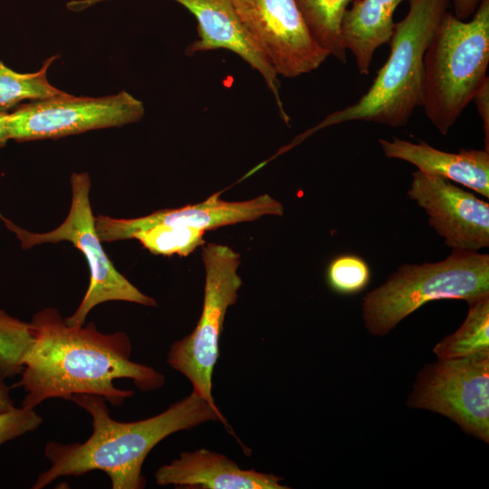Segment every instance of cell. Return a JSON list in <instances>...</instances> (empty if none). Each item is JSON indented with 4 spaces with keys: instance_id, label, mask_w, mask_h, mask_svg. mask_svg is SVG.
I'll return each mask as SVG.
<instances>
[{
    "instance_id": "obj_2",
    "label": "cell",
    "mask_w": 489,
    "mask_h": 489,
    "mask_svg": "<svg viewBox=\"0 0 489 489\" xmlns=\"http://www.w3.org/2000/svg\"><path fill=\"white\" fill-rule=\"evenodd\" d=\"M71 400L91 417L92 433L83 442H48L44 456L50 467L39 475L33 489H42L62 476L92 471L106 473L113 489H141L146 484L143 463L164 438L207 421L227 426L221 411L194 390L163 412L132 422L110 417L107 400L101 396L78 394Z\"/></svg>"
},
{
    "instance_id": "obj_11",
    "label": "cell",
    "mask_w": 489,
    "mask_h": 489,
    "mask_svg": "<svg viewBox=\"0 0 489 489\" xmlns=\"http://www.w3.org/2000/svg\"><path fill=\"white\" fill-rule=\"evenodd\" d=\"M408 196L425 210L429 225L452 250L489 246V204L443 177L417 170Z\"/></svg>"
},
{
    "instance_id": "obj_6",
    "label": "cell",
    "mask_w": 489,
    "mask_h": 489,
    "mask_svg": "<svg viewBox=\"0 0 489 489\" xmlns=\"http://www.w3.org/2000/svg\"><path fill=\"white\" fill-rule=\"evenodd\" d=\"M72 204L65 220L47 233H31L15 225L0 215L6 226L21 241L24 248L44 243L68 241L80 249L90 269V283L80 305L64 321L71 326L84 324L89 312L97 305L109 301H124L144 306H156L157 302L141 292L116 270L101 245L95 216L90 201L91 178L86 172L71 177Z\"/></svg>"
},
{
    "instance_id": "obj_16",
    "label": "cell",
    "mask_w": 489,
    "mask_h": 489,
    "mask_svg": "<svg viewBox=\"0 0 489 489\" xmlns=\"http://www.w3.org/2000/svg\"><path fill=\"white\" fill-rule=\"evenodd\" d=\"M403 1L352 0L351 7L345 12L342 40L360 74H369L376 50L389 43L396 24L394 12Z\"/></svg>"
},
{
    "instance_id": "obj_21",
    "label": "cell",
    "mask_w": 489,
    "mask_h": 489,
    "mask_svg": "<svg viewBox=\"0 0 489 489\" xmlns=\"http://www.w3.org/2000/svg\"><path fill=\"white\" fill-rule=\"evenodd\" d=\"M33 340L30 322L0 310V379L20 375L24 355Z\"/></svg>"
},
{
    "instance_id": "obj_19",
    "label": "cell",
    "mask_w": 489,
    "mask_h": 489,
    "mask_svg": "<svg viewBox=\"0 0 489 489\" xmlns=\"http://www.w3.org/2000/svg\"><path fill=\"white\" fill-rule=\"evenodd\" d=\"M56 59L46 60L43 67L30 73H20L0 62V112H7L24 100H43L65 94L47 80V71Z\"/></svg>"
},
{
    "instance_id": "obj_10",
    "label": "cell",
    "mask_w": 489,
    "mask_h": 489,
    "mask_svg": "<svg viewBox=\"0 0 489 489\" xmlns=\"http://www.w3.org/2000/svg\"><path fill=\"white\" fill-rule=\"evenodd\" d=\"M278 75L294 78L330 56L312 36L295 0H229Z\"/></svg>"
},
{
    "instance_id": "obj_25",
    "label": "cell",
    "mask_w": 489,
    "mask_h": 489,
    "mask_svg": "<svg viewBox=\"0 0 489 489\" xmlns=\"http://www.w3.org/2000/svg\"><path fill=\"white\" fill-rule=\"evenodd\" d=\"M454 15L463 21L471 17L482 0H452Z\"/></svg>"
},
{
    "instance_id": "obj_1",
    "label": "cell",
    "mask_w": 489,
    "mask_h": 489,
    "mask_svg": "<svg viewBox=\"0 0 489 489\" xmlns=\"http://www.w3.org/2000/svg\"><path fill=\"white\" fill-rule=\"evenodd\" d=\"M30 323L34 340L20 379L11 387L24 389L22 408L34 409L47 399L71 400L78 394L98 395L119 407L134 392L115 387V379H129L142 391L165 383L152 367L130 360V340L123 331L102 333L94 323L68 325L54 308L37 312Z\"/></svg>"
},
{
    "instance_id": "obj_13",
    "label": "cell",
    "mask_w": 489,
    "mask_h": 489,
    "mask_svg": "<svg viewBox=\"0 0 489 489\" xmlns=\"http://www.w3.org/2000/svg\"><path fill=\"white\" fill-rule=\"evenodd\" d=\"M185 6L197 21L198 39L186 50L197 52L226 49L234 52L263 76L275 98L282 120L289 124L279 93L278 74L247 31L229 0H174Z\"/></svg>"
},
{
    "instance_id": "obj_28",
    "label": "cell",
    "mask_w": 489,
    "mask_h": 489,
    "mask_svg": "<svg viewBox=\"0 0 489 489\" xmlns=\"http://www.w3.org/2000/svg\"><path fill=\"white\" fill-rule=\"evenodd\" d=\"M102 1L107 0H72L67 3V7L71 11L80 12Z\"/></svg>"
},
{
    "instance_id": "obj_17",
    "label": "cell",
    "mask_w": 489,
    "mask_h": 489,
    "mask_svg": "<svg viewBox=\"0 0 489 489\" xmlns=\"http://www.w3.org/2000/svg\"><path fill=\"white\" fill-rule=\"evenodd\" d=\"M468 303L462 325L433 348L437 360L464 358L489 352V294Z\"/></svg>"
},
{
    "instance_id": "obj_8",
    "label": "cell",
    "mask_w": 489,
    "mask_h": 489,
    "mask_svg": "<svg viewBox=\"0 0 489 489\" xmlns=\"http://www.w3.org/2000/svg\"><path fill=\"white\" fill-rule=\"evenodd\" d=\"M406 404L445 416L488 444L489 352L426 364Z\"/></svg>"
},
{
    "instance_id": "obj_14",
    "label": "cell",
    "mask_w": 489,
    "mask_h": 489,
    "mask_svg": "<svg viewBox=\"0 0 489 489\" xmlns=\"http://www.w3.org/2000/svg\"><path fill=\"white\" fill-rule=\"evenodd\" d=\"M158 485L202 489H287L282 477L245 470L225 455L200 448L183 452L155 473Z\"/></svg>"
},
{
    "instance_id": "obj_24",
    "label": "cell",
    "mask_w": 489,
    "mask_h": 489,
    "mask_svg": "<svg viewBox=\"0 0 489 489\" xmlns=\"http://www.w3.org/2000/svg\"><path fill=\"white\" fill-rule=\"evenodd\" d=\"M480 115L484 132V149L489 151V79L483 82L473 98Z\"/></svg>"
},
{
    "instance_id": "obj_15",
    "label": "cell",
    "mask_w": 489,
    "mask_h": 489,
    "mask_svg": "<svg viewBox=\"0 0 489 489\" xmlns=\"http://www.w3.org/2000/svg\"><path fill=\"white\" fill-rule=\"evenodd\" d=\"M385 157L407 161L423 173L466 187L489 198V151L460 149L446 152L419 140L413 143L394 137L379 139Z\"/></svg>"
},
{
    "instance_id": "obj_4",
    "label": "cell",
    "mask_w": 489,
    "mask_h": 489,
    "mask_svg": "<svg viewBox=\"0 0 489 489\" xmlns=\"http://www.w3.org/2000/svg\"><path fill=\"white\" fill-rule=\"evenodd\" d=\"M489 0H482L470 21L446 11L423 58L421 107L446 135L487 78Z\"/></svg>"
},
{
    "instance_id": "obj_18",
    "label": "cell",
    "mask_w": 489,
    "mask_h": 489,
    "mask_svg": "<svg viewBox=\"0 0 489 489\" xmlns=\"http://www.w3.org/2000/svg\"><path fill=\"white\" fill-rule=\"evenodd\" d=\"M352 0H295L315 42L340 62L347 61L341 23Z\"/></svg>"
},
{
    "instance_id": "obj_26",
    "label": "cell",
    "mask_w": 489,
    "mask_h": 489,
    "mask_svg": "<svg viewBox=\"0 0 489 489\" xmlns=\"http://www.w3.org/2000/svg\"><path fill=\"white\" fill-rule=\"evenodd\" d=\"M4 380L0 379V412L10 410L15 407L10 396L11 387L5 385Z\"/></svg>"
},
{
    "instance_id": "obj_7",
    "label": "cell",
    "mask_w": 489,
    "mask_h": 489,
    "mask_svg": "<svg viewBox=\"0 0 489 489\" xmlns=\"http://www.w3.org/2000/svg\"><path fill=\"white\" fill-rule=\"evenodd\" d=\"M201 255L206 272L201 315L193 331L171 345L168 363L190 381L194 391L218 408L212 395V377L225 314L235 303L242 285L241 259L229 246L213 243L203 245Z\"/></svg>"
},
{
    "instance_id": "obj_5",
    "label": "cell",
    "mask_w": 489,
    "mask_h": 489,
    "mask_svg": "<svg viewBox=\"0 0 489 489\" xmlns=\"http://www.w3.org/2000/svg\"><path fill=\"white\" fill-rule=\"evenodd\" d=\"M485 294H489V255L452 250L440 262L399 266L365 295L362 319L369 334L384 336L429 302H468Z\"/></svg>"
},
{
    "instance_id": "obj_12",
    "label": "cell",
    "mask_w": 489,
    "mask_h": 489,
    "mask_svg": "<svg viewBox=\"0 0 489 489\" xmlns=\"http://www.w3.org/2000/svg\"><path fill=\"white\" fill-rule=\"evenodd\" d=\"M283 205L268 194L246 201H225L215 193L195 205L160 209L136 218L95 217V225L101 242L130 239L134 233L156 225L191 226L203 231L256 220L264 216H283Z\"/></svg>"
},
{
    "instance_id": "obj_9",
    "label": "cell",
    "mask_w": 489,
    "mask_h": 489,
    "mask_svg": "<svg viewBox=\"0 0 489 489\" xmlns=\"http://www.w3.org/2000/svg\"><path fill=\"white\" fill-rule=\"evenodd\" d=\"M143 102L122 91L104 97L61 96L36 100L9 112L10 139H56L139 121Z\"/></svg>"
},
{
    "instance_id": "obj_3",
    "label": "cell",
    "mask_w": 489,
    "mask_h": 489,
    "mask_svg": "<svg viewBox=\"0 0 489 489\" xmlns=\"http://www.w3.org/2000/svg\"><path fill=\"white\" fill-rule=\"evenodd\" d=\"M408 14L395 24L388 60L360 100L329 114L318 125L297 136L292 149L316 131L352 120L371 121L392 128L408 124L421 107L423 58L451 0H408Z\"/></svg>"
},
{
    "instance_id": "obj_27",
    "label": "cell",
    "mask_w": 489,
    "mask_h": 489,
    "mask_svg": "<svg viewBox=\"0 0 489 489\" xmlns=\"http://www.w3.org/2000/svg\"><path fill=\"white\" fill-rule=\"evenodd\" d=\"M9 139V112H0V148L5 146Z\"/></svg>"
},
{
    "instance_id": "obj_20",
    "label": "cell",
    "mask_w": 489,
    "mask_h": 489,
    "mask_svg": "<svg viewBox=\"0 0 489 489\" xmlns=\"http://www.w3.org/2000/svg\"><path fill=\"white\" fill-rule=\"evenodd\" d=\"M204 234L205 231L191 226L156 225L134 233L131 238L155 254L187 256L204 244Z\"/></svg>"
},
{
    "instance_id": "obj_22",
    "label": "cell",
    "mask_w": 489,
    "mask_h": 489,
    "mask_svg": "<svg viewBox=\"0 0 489 489\" xmlns=\"http://www.w3.org/2000/svg\"><path fill=\"white\" fill-rule=\"evenodd\" d=\"M370 269L359 255L345 254L333 258L328 265L329 287L341 295H353L364 290L370 281Z\"/></svg>"
},
{
    "instance_id": "obj_23",
    "label": "cell",
    "mask_w": 489,
    "mask_h": 489,
    "mask_svg": "<svg viewBox=\"0 0 489 489\" xmlns=\"http://www.w3.org/2000/svg\"><path fill=\"white\" fill-rule=\"evenodd\" d=\"M43 418L34 409L16 408L0 412V446L37 429Z\"/></svg>"
}]
</instances>
